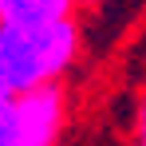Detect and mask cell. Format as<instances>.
Returning a JSON list of instances; mask_svg holds the SVG:
<instances>
[{
  "label": "cell",
  "instance_id": "cell-1",
  "mask_svg": "<svg viewBox=\"0 0 146 146\" xmlns=\"http://www.w3.org/2000/svg\"><path fill=\"white\" fill-rule=\"evenodd\" d=\"M79 55V28L71 16L40 24H0V95L55 83Z\"/></svg>",
  "mask_w": 146,
  "mask_h": 146
},
{
  "label": "cell",
  "instance_id": "cell-2",
  "mask_svg": "<svg viewBox=\"0 0 146 146\" xmlns=\"http://www.w3.org/2000/svg\"><path fill=\"white\" fill-rule=\"evenodd\" d=\"M67 103L59 83H40L20 95H0V146H55Z\"/></svg>",
  "mask_w": 146,
  "mask_h": 146
},
{
  "label": "cell",
  "instance_id": "cell-3",
  "mask_svg": "<svg viewBox=\"0 0 146 146\" xmlns=\"http://www.w3.org/2000/svg\"><path fill=\"white\" fill-rule=\"evenodd\" d=\"M79 0H0V24H40L71 16Z\"/></svg>",
  "mask_w": 146,
  "mask_h": 146
},
{
  "label": "cell",
  "instance_id": "cell-4",
  "mask_svg": "<svg viewBox=\"0 0 146 146\" xmlns=\"http://www.w3.org/2000/svg\"><path fill=\"white\" fill-rule=\"evenodd\" d=\"M134 146H146V107H142V119H138V134H134Z\"/></svg>",
  "mask_w": 146,
  "mask_h": 146
}]
</instances>
